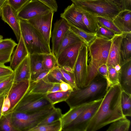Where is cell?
Masks as SVG:
<instances>
[{
    "label": "cell",
    "mask_w": 131,
    "mask_h": 131,
    "mask_svg": "<svg viewBox=\"0 0 131 131\" xmlns=\"http://www.w3.org/2000/svg\"><path fill=\"white\" fill-rule=\"evenodd\" d=\"M122 90L119 84L109 87L86 131H96L115 121L126 118L123 113L121 107Z\"/></svg>",
    "instance_id": "1"
},
{
    "label": "cell",
    "mask_w": 131,
    "mask_h": 131,
    "mask_svg": "<svg viewBox=\"0 0 131 131\" xmlns=\"http://www.w3.org/2000/svg\"><path fill=\"white\" fill-rule=\"evenodd\" d=\"M107 88L106 80L98 74L88 86L73 89L65 102L70 108L92 102L103 98Z\"/></svg>",
    "instance_id": "2"
},
{
    "label": "cell",
    "mask_w": 131,
    "mask_h": 131,
    "mask_svg": "<svg viewBox=\"0 0 131 131\" xmlns=\"http://www.w3.org/2000/svg\"><path fill=\"white\" fill-rule=\"evenodd\" d=\"M111 43L112 39L97 36L88 47L90 60L84 87L89 85L98 74L99 67L106 64Z\"/></svg>",
    "instance_id": "3"
},
{
    "label": "cell",
    "mask_w": 131,
    "mask_h": 131,
    "mask_svg": "<svg viewBox=\"0 0 131 131\" xmlns=\"http://www.w3.org/2000/svg\"><path fill=\"white\" fill-rule=\"evenodd\" d=\"M20 33L29 54L51 53L50 45L27 20L19 18Z\"/></svg>",
    "instance_id": "4"
},
{
    "label": "cell",
    "mask_w": 131,
    "mask_h": 131,
    "mask_svg": "<svg viewBox=\"0 0 131 131\" xmlns=\"http://www.w3.org/2000/svg\"><path fill=\"white\" fill-rule=\"evenodd\" d=\"M71 1L76 7L91 15L112 20L122 10L120 5L108 0Z\"/></svg>",
    "instance_id": "5"
},
{
    "label": "cell",
    "mask_w": 131,
    "mask_h": 131,
    "mask_svg": "<svg viewBox=\"0 0 131 131\" xmlns=\"http://www.w3.org/2000/svg\"><path fill=\"white\" fill-rule=\"evenodd\" d=\"M54 105L37 111L28 112L14 111L12 122L16 131H30L38 125L55 108Z\"/></svg>",
    "instance_id": "6"
},
{
    "label": "cell",
    "mask_w": 131,
    "mask_h": 131,
    "mask_svg": "<svg viewBox=\"0 0 131 131\" xmlns=\"http://www.w3.org/2000/svg\"><path fill=\"white\" fill-rule=\"evenodd\" d=\"M46 95L40 93H26L13 112H30L51 106L52 105L47 99Z\"/></svg>",
    "instance_id": "7"
},
{
    "label": "cell",
    "mask_w": 131,
    "mask_h": 131,
    "mask_svg": "<svg viewBox=\"0 0 131 131\" xmlns=\"http://www.w3.org/2000/svg\"><path fill=\"white\" fill-rule=\"evenodd\" d=\"M103 99L94 101L74 121L63 127L62 131H86L91 119L99 107Z\"/></svg>",
    "instance_id": "8"
},
{
    "label": "cell",
    "mask_w": 131,
    "mask_h": 131,
    "mask_svg": "<svg viewBox=\"0 0 131 131\" xmlns=\"http://www.w3.org/2000/svg\"><path fill=\"white\" fill-rule=\"evenodd\" d=\"M88 47L83 43L73 68L75 83L78 88L84 87L87 74Z\"/></svg>",
    "instance_id": "9"
},
{
    "label": "cell",
    "mask_w": 131,
    "mask_h": 131,
    "mask_svg": "<svg viewBox=\"0 0 131 131\" xmlns=\"http://www.w3.org/2000/svg\"><path fill=\"white\" fill-rule=\"evenodd\" d=\"M54 12L51 10L48 13L37 16L27 20L40 33L45 41L49 45Z\"/></svg>",
    "instance_id": "10"
},
{
    "label": "cell",
    "mask_w": 131,
    "mask_h": 131,
    "mask_svg": "<svg viewBox=\"0 0 131 131\" xmlns=\"http://www.w3.org/2000/svg\"><path fill=\"white\" fill-rule=\"evenodd\" d=\"M52 10L38 0H30L17 13L19 18L28 20L37 16L43 15Z\"/></svg>",
    "instance_id": "11"
},
{
    "label": "cell",
    "mask_w": 131,
    "mask_h": 131,
    "mask_svg": "<svg viewBox=\"0 0 131 131\" xmlns=\"http://www.w3.org/2000/svg\"><path fill=\"white\" fill-rule=\"evenodd\" d=\"M30 82V80L28 79L14 82L8 93L10 102L11 107L9 110L4 114L11 113L14 111L27 92L29 88Z\"/></svg>",
    "instance_id": "12"
},
{
    "label": "cell",
    "mask_w": 131,
    "mask_h": 131,
    "mask_svg": "<svg viewBox=\"0 0 131 131\" xmlns=\"http://www.w3.org/2000/svg\"><path fill=\"white\" fill-rule=\"evenodd\" d=\"M83 43L82 41L77 42L62 51L57 58L58 66L61 68L64 66H68L73 70Z\"/></svg>",
    "instance_id": "13"
},
{
    "label": "cell",
    "mask_w": 131,
    "mask_h": 131,
    "mask_svg": "<svg viewBox=\"0 0 131 131\" xmlns=\"http://www.w3.org/2000/svg\"><path fill=\"white\" fill-rule=\"evenodd\" d=\"M71 25L64 19L57 20L54 24L51 37L52 42V53L56 57L60 44Z\"/></svg>",
    "instance_id": "14"
},
{
    "label": "cell",
    "mask_w": 131,
    "mask_h": 131,
    "mask_svg": "<svg viewBox=\"0 0 131 131\" xmlns=\"http://www.w3.org/2000/svg\"><path fill=\"white\" fill-rule=\"evenodd\" d=\"M123 33L116 34L112 39V43L106 63L107 67H114L116 65L121 66L123 63L121 53V47Z\"/></svg>",
    "instance_id": "15"
},
{
    "label": "cell",
    "mask_w": 131,
    "mask_h": 131,
    "mask_svg": "<svg viewBox=\"0 0 131 131\" xmlns=\"http://www.w3.org/2000/svg\"><path fill=\"white\" fill-rule=\"evenodd\" d=\"M82 15L81 10L72 3L61 14L60 17L65 19L71 26L89 31L83 22Z\"/></svg>",
    "instance_id": "16"
},
{
    "label": "cell",
    "mask_w": 131,
    "mask_h": 131,
    "mask_svg": "<svg viewBox=\"0 0 131 131\" xmlns=\"http://www.w3.org/2000/svg\"><path fill=\"white\" fill-rule=\"evenodd\" d=\"M2 19L11 28L18 42L21 33L17 13L7 3L2 7Z\"/></svg>",
    "instance_id": "17"
},
{
    "label": "cell",
    "mask_w": 131,
    "mask_h": 131,
    "mask_svg": "<svg viewBox=\"0 0 131 131\" xmlns=\"http://www.w3.org/2000/svg\"><path fill=\"white\" fill-rule=\"evenodd\" d=\"M18 42L15 49L13 52L10 61V67L14 71L29 54L21 34Z\"/></svg>",
    "instance_id": "18"
},
{
    "label": "cell",
    "mask_w": 131,
    "mask_h": 131,
    "mask_svg": "<svg viewBox=\"0 0 131 131\" xmlns=\"http://www.w3.org/2000/svg\"><path fill=\"white\" fill-rule=\"evenodd\" d=\"M113 21L123 33L131 32V10H121L114 18Z\"/></svg>",
    "instance_id": "19"
},
{
    "label": "cell",
    "mask_w": 131,
    "mask_h": 131,
    "mask_svg": "<svg viewBox=\"0 0 131 131\" xmlns=\"http://www.w3.org/2000/svg\"><path fill=\"white\" fill-rule=\"evenodd\" d=\"M119 81L122 90L131 94V59L123 62Z\"/></svg>",
    "instance_id": "20"
},
{
    "label": "cell",
    "mask_w": 131,
    "mask_h": 131,
    "mask_svg": "<svg viewBox=\"0 0 131 131\" xmlns=\"http://www.w3.org/2000/svg\"><path fill=\"white\" fill-rule=\"evenodd\" d=\"M17 44L11 38L3 39L0 42V64L9 62L15 47Z\"/></svg>",
    "instance_id": "21"
},
{
    "label": "cell",
    "mask_w": 131,
    "mask_h": 131,
    "mask_svg": "<svg viewBox=\"0 0 131 131\" xmlns=\"http://www.w3.org/2000/svg\"><path fill=\"white\" fill-rule=\"evenodd\" d=\"M30 70V81L34 80L41 73L45 71L42 63V54H29Z\"/></svg>",
    "instance_id": "22"
},
{
    "label": "cell",
    "mask_w": 131,
    "mask_h": 131,
    "mask_svg": "<svg viewBox=\"0 0 131 131\" xmlns=\"http://www.w3.org/2000/svg\"><path fill=\"white\" fill-rule=\"evenodd\" d=\"M14 82L30 79V70L29 54L14 71Z\"/></svg>",
    "instance_id": "23"
},
{
    "label": "cell",
    "mask_w": 131,
    "mask_h": 131,
    "mask_svg": "<svg viewBox=\"0 0 131 131\" xmlns=\"http://www.w3.org/2000/svg\"><path fill=\"white\" fill-rule=\"evenodd\" d=\"M94 102L70 108L68 111L62 114L60 119L62 128L74 121L82 111Z\"/></svg>",
    "instance_id": "24"
},
{
    "label": "cell",
    "mask_w": 131,
    "mask_h": 131,
    "mask_svg": "<svg viewBox=\"0 0 131 131\" xmlns=\"http://www.w3.org/2000/svg\"><path fill=\"white\" fill-rule=\"evenodd\" d=\"M55 83L48 82L44 78L37 82L30 81L29 88L27 93L47 94Z\"/></svg>",
    "instance_id": "25"
},
{
    "label": "cell",
    "mask_w": 131,
    "mask_h": 131,
    "mask_svg": "<svg viewBox=\"0 0 131 131\" xmlns=\"http://www.w3.org/2000/svg\"><path fill=\"white\" fill-rule=\"evenodd\" d=\"M70 29L88 47L97 37L96 33L87 31L73 26H71Z\"/></svg>",
    "instance_id": "26"
},
{
    "label": "cell",
    "mask_w": 131,
    "mask_h": 131,
    "mask_svg": "<svg viewBox=\"0 0 131 131\" xmlns=\"http://www.w3.org/2000/svg\"><path fill=\"white\" fill-rule=\"evenodd\" d=\"M80 41H81L79 38L70 29L69 30L66 34L60 44L56 56L57 58L64 49L72 44Z\"/></svg>",
    "instance_id": "27"
},
{
    "label": "cell",
    "mask_w": 131,
    "mask_h": 131,
    "mask_svg": "<svg viewBox=\"0 0 131 131\" xmlns=\"http://www.w3.org/2000/svg\"><path fill=\"white\" fill-rule=\"evenodd\" d=\"M123 34L121 53L123 62H124L131 59V32Z\"/></svg>",
    "instance_id": "28"
},
{
    "label": "cell",
    "mask_w": 131,
    "mask_h": 131,
    "mask_svg": "<svg viewBox=\"0 0 131 131\" xmlns=\"http://www.w3.org/2000/svg\"><path fill=\"white\" fill-rule=\"evenodd\" d=\"M80 9L82 13L83 22L88 30L92 32L96 33L99 26L96 17Z\"/></svg>",
    "instance_id": "29"
},
{
    "label": "cell",
    "mask_w": 131,
    "mask_h": 131,
    "mask_svg": "<svg viewBox=\"0 0 131 131\" xmlns=\"http://www.w3.org/2000/svg\"><path fill=\"white\" fill-rule=\"evenodd\" d=\"M121 105L123 113L125 117L131 116V94L122 90Z\"/></svg>",
    "instance_id": "30"
},
{
    "label": "cell",
    "mask_w": 131,
    "mask_h": 131,
    "mask_svg": "<svg viewBox=\"0 0 131 131\" xmlns=\"http://www.w3.org/2000/svg\"><path fill=\"white\" fill-rule=\"evenodd\" d=\"M70 90L66 92L59 91L47 94L46 97L52 105L63 101H65L71 91Z\"/></svg>",
    "instance_id": "31"
},
{
    "label": "cell",
    "mask_w": 131,
    "mask_h": 131,
    "mask_svg": "<svg viewBox=\"0 0 131 131\" xmlns=\"http://www.w3.org/2000/svg\"><path fill=\"white\" fill-rule=\"evenodd\" d=\"M130 125V121L126 118L121 119L111 123L106 131H128Z\"/></svg>",
    "instance_id": "32"
},
{
    "label": "cell",
    "mask_w": 131,
    "mask_h": 131,
    "mask_svg": "<svg viewBox=\"0 0 131 131\" xmlns=\"http://www.w3.org/2000/svg\"><path fill=\"white\" fill-rule=\"evenodd\" d=\"M43 66L44 70L50 71L58 66L57 58L51 53L42 54Z\"/></svg>",
    "instance_id": "33"
},
{
    "label": "cell",
    "mask_w": 131,
    "mask_h": 131,
    "mask_svg": "<svg viewBox=\"0 0 131 131\" xmlns=\"http://www.w3.org/2000/svg\"><path fill=\"white\" fill-rule=\"evenodd\" d=\"M45 78L48 82L52 83L66 82L58 65L50 70Z\"/></svg>",
    "instance_id": "34"
},
{
    "label": "cell",
    "mask_w": 131,
    "mask_h": 131,
    "mask_svg": "<svg viewBox=\"0 0 131 131\" xmlns=\"http://www.w3.org/2000/svg\"><path fill=\"white\" fill-rule=\"evenodd\" d=\"M62 129L60 119L50 124L38 125L30 131H61Z\"/></svg>",
    "instance_id": "35"
},
{
    "label": "cell",
    "mask_w": 131,
    "mask_h": 131,
    "mask_svg": "<svg viewBox=\"0 0 131 131\" xmlns=\"http://www.w3.org/2000/svg\"><path fill=\"white\" fill-rule=\"evenodd\" d=\"M12 113L3 115L0 120V131H16L12 122Z\"/></svg>",
    "instance_id": "36"
},
{
    "label": "cell",
    "mask_w": 131,
    "mask_h": 131,
    "mask_svg": "<svg viewBox=\"0 0 131 131\" xmlns=\"http://www.w3.org/2000/svg\"><path fill=\"white\" fill-rule=\"evenodd\" d=\"M96 17L100 26L108 29L115 34L123 33L115 25L112 20L101 17Z\"/></svg>",
    "instance_id": "37"
},
{
    "label": "cell",
    "mask_w": 131,
    "mask_h": 131,
    "mask_svg": "<svg viewBox=\"0 0 131 131\" xmlns=\"http://www.w3.org/2000/svg\"><path fill=\"white\" fill-rule=\"evenodd\" d=\"M62 115L61 110L55 108L54 111L41 121L38 125L50 124L57 121L61 119Z\"/></svg>",
    "instance_id": "38"
},
{
    "label": "cell",
    "mask_w": 131,
    "mask_h": 131,
    "mask_svg": "<svg viewBox=\"0 0 131 131\" xmlns=\"http://www.w3.org/2000/svg\"><path fill=\"white\" fill-rule=\"evenodd\" d=\"M120 74L117 72L113 67H108V84L107 90L110 86L115 84H119Z\"/></svg>",
    "instance_id": "39"
},
{
    "label": "cell",
    "mask_w": 131,
    "mask_h": 131,
    "mask_svg": "<svg viewBox=\"0 0 131 131\" xmlns=\"http://www.w3.org/2000/svg\"><path fill=\"white\" fill-rule=\"evenodd\" d=\"M59 68L60 71L66 82L69 84L73 89H79V88L77 87L75 83L73 73L66 71L62 68L60 67Z\"/></svg>",
    "instance_id": "40"
},
{
    "label": "cell",
    "mask_w": 131,
    "mask_h": 131,
    "mask_svg": "<svg viewBox=\"0 0 131 131\" xmlns=\"http://www.w3.org/2000/svg\"><path fill=\"white\" fill-rule=\"evenodd\" d=\"M96 33L97 36L108 39H112L115 35L116 34L108 29L100 26L99 25Z\"/></svg>",
    "instance_id": "41"
},
{
    "label": "cell",
    "mask_w": 131,
    "mask_h": 131,
    "mask_svg": "<svg viewBox=\"0 0 131 131\" xmlns=\"http://www.w3.org/2000/svg\"><path fill=\"white\" fill-rule=\"evenodd\" d=\"M30 0H7V3L17 13Z\"/></svg>",
    "instance_id": "42"
},
{
    "label": "cell",
    "mask_w": 131,
    "mask_h": 131,
    "mask_svg": "<svg viewBox=\"0 0 131 131\" xmlns=\"http://www.w3.org/2000/svg\"><path fill=\"white\" fill-rule=\"evenodd\" d=\"M14 73L7 79L0 83V94L9 89L14 83Z\"/></svg>",
    "instance_id": "43"
},
{
    "label": "cell",
    "mask_w": 131,
    "mask_h": 131,
    "mask_svg": "<svg viewBox=\"0 0 131 131\" xmlns=\"http://www.w3.org/2000/svg\"><path fill=\"white\" fill-rule=\"evenodd\" d=\"M8 93L5 96L3 103L2 109V116L9 110L11 107L10 102Z\"/></svg>",
    "instance_id": "44"
},
{
    "label": "cell",
    "mask_w": 131,
    "mask_h": 131,
    "mask_svg": "<svg viewBox=\"0 0 131 131\" xmlns=\"http://www.w3.org/2000/svg\"><path fill=\"white\" fill-rule=\"evenodd\" d=\"M97 72L98 74L106 80L107 88L108 84V67L106 64H103L99 68Z\"/></svg>",
    "instance_id": "45"
},
{
    "label": "cell",
    "mask_w": 131,
    "mask_h": 131,
    "mask_svg": "<svg viewBox=\"0 0 131 131\" xmlns=\"http://www.w3.org/2000/svg\"><path fill=\"white\" fill-rule=\"evenodd\" d=\"M47 5L54 12L57 11L58 6L56 0H38Z\"/></svg>",
    "instance_id": "46"
},
{
    "label": "cell",
    "mask_w": 131,
    "mask_h": 131,
    "mask_svg": "<svg viewBox=\"0 0 131 131\" xmlns=\"http://www.w3.org/2000/svg\"><path fill=\"white\" fill-rule=\"evenodd\" d=\"M14 71L10 66H6L4 64H0V75L13 73Z\"/></svg>",
    "instance_id": "47"
},
{
    "label": "cell",
    "mask_w": 131,
    "mask_h": 131,
    "mask_svg": "<svg viewBox=\"0 0 131 131\" xmlns=\"http://www.w3.org/2000/svg\"><path fill=\"white\" fill-rule=\"evenodd\" d=\"M122 10H131V0H121Z\"/></svg>",
    "instance_id": "48"
},
{
    "label": "cell",
    "mask_w": 131,
    "mask_h": 131,
    "mask_svg": "<svg viewBox=\"0 0 131 131\" xmlns=\"http://www.w3.org/2000/svg\"><path fill=\"white\" fill-rule=\"evenodd\" d=\"M60 86L61 91L66 92L70 90H73V89L69 84L64 82L60 83Z\"/></svg>",
    "instance_id": "49"
},
{
    "label": "cell",
    "mask_w": 131,
    "mask_h": 131,
    "mask_svg": "<svg viewBox=\"0 0 131 131\" xmlns=\"http://www.w3.org/2000/svg\"><path fill=\"white\" fill-rule=\"evenodd\" d=\"M10 88L6 90L0 94V120L2 116V109L4 98Z\"/></svg>",
    "instance_id": "50"
},
{
    "label": "cell",
    "mask_w": 131,
    "mask_h": 131,
    "mask_svg": "<svg viewBox=\"0 0 131 131\" xmlns=\"http://www.w3.org/2000/svg\"><path fill=\"white\" fill-rule=\"evenodd\" d=\"M60 83H55L51 89L47 92V94L60 91Z\"/></svg>",
    "instance_id": "51"
},
{
    "label": "cell",
    "mask_w": 131,
    "mask_h": 131,
    "mask_svg": "<svg viewBox=\"0 0 131 131\" xmlns=\"http://www.w3.org/2000/svg\"><path fill=\"white\" fill-rule=\"evenodd\" d=\"M50 71H44L41 73L34 80L31 81L35 82H37L43 79L47 76Z\"/></svg>",
    "instance_id": "52"
},
{
    "label": "cell",
    "mask_w": 131,
    "mask_h": 131,
    "mask_svg": "<svg viewBox=\"0 0 131 131\" xmlns=\"http://www.w3.org/2000/svg\"><path fill=\"white\" fill-rule=\"evenodd\" d=\"M13 73L0 75V83L8 78L13 74Z\"/></svg>",
    "instance_id": "53"
},
{
    "label": "cell",
    "mask_w": 131,
    "mask_h": 131,
    "mask_svg": "<svg viewBox=\"0 0 131 131\" xmlns=\"http://www.w3.org/2000/svg\"><path fill=\"white\" fill-rule=\"evenodd\" d=\"M61 68L66 71L71 73H73V69L69 67L68 66H64Z\"/></svg>",
    "instance_id": "54"
},
{
    "label": "cell",
    "mask_w": 131,
    "mask_h": 131,
    "mask_svg": "<svg viewBox=\"0 0 131 131\" xmlns=\"http://www.w3.org/2000/svg\"><path fill=\"white\" fill-rule=\"evenodd\" d=\"M116 71L120 75L121 72V66L119 64L116 65L114 67Z\"/></svg>",
    "instance_id": "55"
},
{
    "label": "cell",
    "mask_w": 131,
    "mask_h": 131,
    "mask_svg": "<svg viewBox=\"0 0 131 131\" xmlns=\"http://www.w3.org/2000/svg\"><path fill=\"white\" fill-rule=\"evenodd\" d=\"M7 3L6 0H0V8H1Z\"/></svg>",
    "instance_id": "56"
},
{
    "label": "cell",
    "mask_w": 131,
    "mask_h": 131,
    "mask_svg": "<svg viewBox=\"0 0 131 131\" xmlns=\"http://www.w3.org/2000/svg\"><path fill=\"white\" fill-rule=\"evenodd\" d=\"M121 6V0H108Z\"/></svg>",
    "instance_id": "57"
},
{
    "label": "cell",
    "mask_w": 131,
    "mask_h": 131,
    "mask_svg": "<svg viewBox=\"0 0 131 131\" xmlns=\"http://www.w3.org/2000/svg\"><path fill=\"white\" fill-rule=\"evenodd\" d=\"M3 39V36L2 35H0V42L1 41H2Z\"/></svg>",
    "instance_id": "58"
},
{
    "label": "cell",
    "mask_w": 131,
    "mask_h": 131,
    "mask_svg": "<svg viewBox=\"0 0 131 131\" xmlns=\"http://www.w3.org/2000/svg\"><path fill=\"white\" fill-rule=\"evenodd\" d=\"M2 8H0V17L1 16V14H2Z\"/></svg>",
    "instance_id": "59"
},
{
    "label": "cell",
    "mask_w": 131,
    "mask_h": 131,
    "mask_svg": "<svg viewBox=\"0 0 131 131\" xmlns=\"http://www.w3.org/2000/svg\"><path fill=\"white\" fill-rule=\"evenodd\" d=\"M77 0L80 1H92V0Z\"/></svg>",
    "instance_id": "60"
},
{
    "label": "cell",
    "mask_w": 131,
    "mask_h": 131,
    "mask_svg": "<svg viewBox=\"0 0 131 131\" xmlns=\"http://www.w3.org/2000/svg\"><path fill=\"white\" fill-rule=\"evenodd\" d=\"M6 0L7 1V0Z\"/></svg>",
    "instance_id": "61"
}]
</instances>
